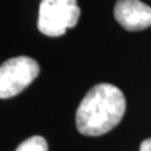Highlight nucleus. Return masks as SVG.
I'll return each instance as SVG.
<instances>
[{"label":"nucleus","mask_w":151,"mask_h":151,"mask_svg":"<svg viewBox=\"0 0 151 151\" xmlns=\"http://www.w3.org/2000/svg\"><path fill=\"white\" fill-rule=\"evenodd\" d=\"M126 100L119 87L110 83L93 86L76 112V126L84 136H101L121 122Z\"/></svg>","instance_id":"1"},{"label":"nucleus","mask_w":151,"mask_h":151,"mask_svg":"<svg viewBox=\"0 0 151 151\" xmlns=\"http://www.w3.org/2000/svg\"><path fill=\"white\" fill-rule=\"evenodd\" d=\"M81 10L77 0H42L38 29L47 37H60L77 25Z\"/></svg>","instance_id":"2"},{"label":"nucleus","mask_w":151,"mask_h":151,"mask_svg":"<svg viewBox=\"0 0 151 151\" xmlns=\"http://www.w3.org/2000/svg\"><path fill=\"white\" fill-rule=\"evenodd\" d=\"M39 64L30 57H15L0 65V98L8 100L29 86L39 74Z\"/></svg>","instance_id":"3"},{"label":"nucleus","mask_w":151,"mask_h":151,"mask_svg":"<svg viewBox=\"0 0 151 151\" xmlns=\"http://www.w3.org/2000/svg\"><path fill=\"white\" fill-rule=\"evenodd\" d=\"M115 19L129 32H137L151 27V6L140 0H117Z\"/></svg>","instance_id":"4"},{"label":"nucleus","mask_w":151,"mask_h":151,"mask_svg":"<svg viewBox=\"0 0 151 151\" xmlns=\"http://www.w3.org/2000/svg\"><path fill=\"white\" fill-rule=\"evenodd\" d=\"M15 151H48V144L42 136H32L23 141Z\"/></svg>","instance_id":"5"},{"label":"nucleus","mask_w":151,"mask_h":151,"mask_svg":"<svg viewBox=\"0 0 151 151\" xmlns=\"http://www.w3.org/2000/svg\"><path fill=\"white\" fill-rule=\"evenodd\" d=\"M140 151H151V139H146L141 142Z\"/></svg>","instance_id":"6"}]
</instances>
